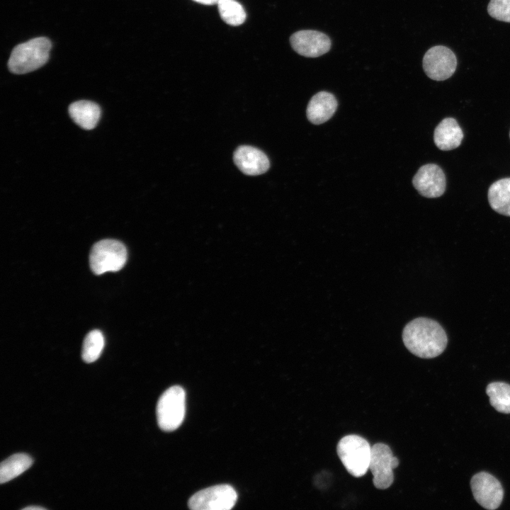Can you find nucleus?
I'll list each match as a JSON object with an SVG mask.
<instances>
[{"label": "nucleus", "mask_w": 510, "mask_h": 510, "mask_svg": "<svg viewBox=\"0 0 510 510\" xmlns=\"http://www.w3.org/2000/svg\"><path fill=\"white\" fill-rule=\"evenodd\" d=\"M402 339L412 353L422 358L441 355L448 344L446 333L441 324L426 317H418L407 323Z\"/></svg>", "instance_id": "nucleus-1"}, {"label": "nucleus", "mask_w": 510, "mask_h": 510, "mask_svg": "<svg viewBox=\"0 0 510 510\" xmlns=\"http://www.w3.org/2000/svg\"><path fill=\"white\" fill-rule=\"evenodd\" d=\"M51 47L50 40L45 37L35 38L16 45L8 62L9 70L22 74L38 69L47 62Z\"/></svg>", "instance_id": "nucleus-2"}, {"label": "nucleus", "mask_w": 510, "mask_h": 510, "mask_svg": "<svg viewBox=\"0 0 510 510\" xmlns=\"http://www.w3.org/2000/svg\"><path fill=\"white\" fill-rule=\"evenodd\" d=\"M371 447L364 438L353 434L347 435L339 441L336 451L348 473L355 477H361L369 469Z\"/></svg>", "instance_id": "nucleus-3"}, {"label": "nucleus", "mask_w": 510, "mask_h": 510, "mask_svg": "<svg viewBox=\"0 0 510 510\" xmlns=\"http://www.w3.org/2000/svg\"><path fill=\"white\" fill-rule=\"evenodd\" d=\"M186 412V393L178 385L167 389L159 397L157 405V418L159 428L171 431L182 424Z\"/></svg>", "instance_id": "nucleus-4"}, {"label": "nucleus", "mask_w": 510, "mask_h": 510, "mask_svg": "<svg viewBox=\"0 0 510 510\" xmlns=\"http://www.w3.org/2000/svg\"><path fill=\"white\" fill-rule=\"evenodd\" d=\"M127 256V249L122 242L103 239L94 244L91 249L90 266L96 275L118 271L125 264Z\"/></svg>", "instance_id": "nucleus-5"}, {"label": "nucleus", "mask_w": 510, "mask_h": 510, "mask_svg": "<svg viewBox=\"0 0 510 510\" xmlns=\"http://www.w3.org/2000/svg\"><path fill=\"white\" fill-rule=\"evenodd\" d=\"M237 494L229 484L208 487L193 494L188 506L193 510H229L236 504Z\"/></svg>", "instance_id": "nucleus-6"}, {"label": "nucleus", "mask_w": 510, "mask_h": 510, "mask_svg": "<svg viewBox=\"0 0 510 510\" xmlns=\"http://www.w3.org/2000/svg\"><path fill=\"white\" fill-rule=\"evenodd\" d=\"M398 465L397 458L387 445L378 443L371 447L369 470L373 476V483L377 489H385L392 484L393 469Z\"/></svg>", "instance_id": "nucleus-7"}, {"label": "nucleus", "mask_w": 510, "mask_h": 510, "mask_svg": "<svg viewBox=\"0 0 510 510\" xmlns=\"http://www.w3.org/2000/svg\"><path fill=\"white\" fill-rule=\"evenodd\" d=\"M457 59L453 52L443 45L431 47L423 57L425 74L435 81L450 78L455 71Z\"/></svg>", "instance_id": "nucleus-8"}, {"label": "nucleus", "mask_w": 510, "mask_h": 510, "mask_svg": "<svg viewBox=\"0 0 510 510\" xmlns=\"http://www.w3.org/2000/svg\"><path fill=\"white\" fill-rule=\"evenodd\" d=\"M473 497L484 509L494 510L499 507L504 497L500 482L487 472L475 474L470 480Z\"/></svg>", "instance_id": "nucleus-9"}, {"label": "nucleus", "mask_w": 510, "mask_h": 510, "mask_svg": "<svg viewBox=\"0 0 510 510\" xmlns=\"http://www.w3.org/2000/svg\"><path fill=\"white\" fill-rule=\"evenodd\" d=\"M293 49L299 55L317 57L331 48L330 38L324 33L312 30H302L293 33L290 38Z\"/></svg>", "instance_id": "nucleus-10"}, {"label": "nucleus", "mask_w": 510, "mask_h": 510, "mask_svg": "<svg viewBox=\"0 0 510 510\" xmlns=\"http://www.w3.org/2000/svg\"><path fill=\"white\" fill-rule=\"evenodd\" d=\"M414 187L426 198H438L446 190V180L441 168L435 164L421 166L412 179Z\"/></svg>", "instance_id": "nucleus-11"}, {"label": "nucleus", "mask_w": 510, "mask_h": 510, "mask_svg": "<svg viewBox=\"0 0 510 510\" xmlns=\"http://www.w3.org/2000/svg\"><path fill=\"white\" fill-rule=\"evenodd\" d=\"M234 162L244 174L257 176L268 171L270 162L260 149L251 146H240L234 153Z\"/></svg>", "instance_id": "nucleus-12"}, {"label": "nucleus", "mask_w": 510, "mask_h": 510, "mask_svg": "<svg viewBox=\"0 0 510 510\" xmlns=\"http://www.w3.org/2000/svg\"><path fill=\"white\" fill-rule=\"evenodd\" d=\"M337 106V101L332 94L319 91L308 103L306 111L307 119L314 125L324 123L332 117Z\"/></svg>", "instance_id": "nucleus-13"}, {"label": "nucleus", "mask_w": 510, "mask_h": 510, "mask_svg": "<svg viewBox=\"0 0 510 510\" xmlns=\"http://www.w3.org/2000/svg\"><path fill=\"white\" fill-rule=\"evenodd\" d=\"M463 132L455 119L446 118L436 126L434 140L436 147L443 151L457 148L461 144Z\"/></svg>", "instance_id": "nucleus-14"}, {"label": "nucleus", "mask_w": 510, "mask_h": 510, "mask_svg": "<svg viewBox=\"0 0 510 510\" xmlns=\"http://www.w3.org/2000/svg\"><path fill=\"white\" fill-rule=\"evenodd\" d=\"M69 113L74 122L81 128L91 130L96 126L100 119L101 109L94 102L79 101L69 106Z\"/></svg>", "instance_id": "nucleus-15"}, {"label": "nucleus", "mask_w": 510, "mask_h": 510, "mask_svg": "<svg viewBox=\"0 0 510 510\" xmlns=\"http://www.w3.org/2000/svg\"><path fill=\"white\" fill-rule=\"evenodd\" d=\"M488 200L494 211L510 217V178L499 179L490 186Z\"/></svg>", "instance_id": "nucleus-16"}, {"label": "nucleus", "mask_w": 510, "mask_h": 510, "mask_svg": "<svg viewBox=\"0 0 510 510\" xmlns=\"http://www.w3.org/2000/svg\"><path fill=\"white\" fill-rule=\"evenodd\" d=\"M33 464V459L25 453H16L8 457L0 465V483L7 482L18 477Z\"/></svg>", "instance_id": "nucleus-17"}, {"label": "nucleus", "mask_w": 510, "mask_h": 510, "mask_svg": "<svg viewBox=\"0 0 510 510\" xmlns=\"http://www.w3.org/2000/svg\"><path fill=\"white\" fill-rule=\"evenodd\" d=\"M486 393L491 405L499 412L510 414V385L493 382L487 385Z\"/></svg>", "instance_id": "nucleus-18"}, {"label": "nucleus", "mask_w": 510, "mask_h": 510, "mask_svg": "<svg viewBox=\"0 0 510 510\" xmlns=\"http://www.w3.org/2000/svg\"><path fill=\"white\" fill-rule=\"evenodd\" d=\"M217 5L221 18L227 24L237 26L245 21V10L238 1L220 0Z\"/></svg>", "instance_id": "nucleus-19"}, {"label": "nucleus", "mask_w": 510, "mask_h": 510, "mask_svg": "<svg viewBox=\"0 0 510 510\" xmlns=\"http://www.w3.org/2000/svg\"><path fill=\"white\" fill-rule=\"evenodd\" d=\"M104 346V337L103 334L97 329L90 332L84 339L81 357L86 363L96 361Z\"/></svg>", "instance_id": "nucleus-20"}, {"label": "nucleus", "mask_w": 510, "mask_h": 510, "mask_svg": "<svg viewBox=\"0 0 510 510\" xmlns=\"http://www.w3.org/2000/svg\"><path fill=\"white\" fill-rule=\"evenodd\" d=\"M487 11L494 19L510 23V0H490Z\"/></svg>", "instance_id": "nucleus-21"}, {"label": "nucleus", "mask_w": 510, "mask_h": 510, "mask_svg": "<svg viewBox=\"0 0 510 510\" xmlns=\"http://www.w3.org/2000/svg\"><path fill=\"white\" fill-rule=\"evenodd\" d=\"M198 3L205 5L217 4L220 0H193Z\"/></svg>", "instance_id": "nucleus-22"}, {"label": "nucleus", "mask_w": 510, "mask_h": 510, "mask_svg": "<svg viewBox=\"0 0 510 510\" xmlns=\"http://www.w3.org/2000/svg\"><path fill=\"white\" fill-rule=\"evenodd\" d=\"M23 509V510H45L46 509L41 507V506H31L25 507Z\"/></svg>", "instance_id": "nucleus-23"}, {"label": "nucleus", "mask_w": 510, "mask_h": 510, "mask_svg": "<svg viewBox=\"0 0 510 510\" xmlns=\"http://www.w3.org/2000/svg\"><path fill=\"white\" fill-rule=\"evenodd\" d=\"M509 135H510V133H509Z\"/></svg>", "instance_id": "nucleus-24"}]
</instances>
